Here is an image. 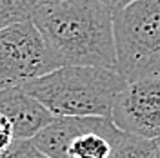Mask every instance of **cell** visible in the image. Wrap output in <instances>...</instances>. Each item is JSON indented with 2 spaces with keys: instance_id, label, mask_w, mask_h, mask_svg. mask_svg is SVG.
<instances>
[{
  "instance_id": "1",
  "label": "cell",
  "mask_w": 160,
  "mask_h": 158,
  "mask_svg": "<svg viewBox=\"0 0 160 158\" xmlns=\"http://www.w3.org/2000/svg\"><path fill=\"white\" fill-rule=\"evenodd\" d=\"M31 20L62 66L117 69L113 11L100 0H62L33 7Z\"/></svg>"
},
{
  "instance_id": "2",
  "label": "cell",
  "mask_w": 160,
  "mask_h": 158,
  "mask_svg": "<svg viewBox=\"0 0 160 158\" xmlns=\"http://www.w3.org/2000/svg\"><path fill=\"white\" fill-rule=\"evenodd\" d=\"M128 78L117 69L93 66H60L22 87L55 116H108Z\"/></svg>"
},
{
  "instance_id": "3",
  "label": "cell",
  "mask_w": 160,
  "mask_h": 158,
  "mask_svg": "<svg viewBox=\"0 0 160 158\" xmlns=\"http://www.w3.org/2000/svg\"><path fill=\"white\" fill-rule=\"evenodd\" d=\"M117 71L128 82L160 71V0H133L113 13Z\"/></svg>"
},
{
  "instance_id": "4",
  "label": "cell",
  "mask_w": 160,
  "mask_h": 158,
  "mask_svg": "<svg viewBox=\"0 0 160 158\" xmlns=\"http://www.w3.org/2000/svg\"><path fill=\"white\" fill-rule=\"evenodd\" d=\"M60 66L31 18L0 29V91L24 86Z\"/></svg>"
},
{
  "instance_id": "5",
  "label": "cell",
  "mask_w": 160,
  "mask_h": 158,
  "mask_svg": "<svg viewBox=\"0 0 160 158\" xmlns=\"http://www.w3.org/2000/svg\"><path fill=\"white\" fill-rule=\"evenodd\" d=\"M111 118L129 135L160 138V73L128 82L115 100Z\"/></svg>"
},
{
  "instance_id": "6",
  "label": "cell",
  "mask_w": 160,
  "mask_h": 158,
  "mask_svg": "<svg viewBox=\"0 0 160 158\" xmlns=\"http://www.w3.org/2000/svg\"><path fill=\"white\" fill-rule=\"evenodd\" d=\"M0 113L13 124L15 136L18 140L35 138L55 118L49 109L22 86L0 91Z\"/></svg>"
},
{
  "instance_id": "7",
  "label": "cell",
  "mask_w": 160,
  "mask_h": 158,
  "mask_svg": "<svg viewBox=\"0 0 160 158\" xmlns=\"http://www.w3.org/2000/svg\"><path fill=\"white\" fill-rule=\"evenodd\" d=\"M111 126H115V122L108 116H55L49 126L31 138V142L46 156L69 158L68 149L77 136L89 131L108 129Z\"/></svg>"
},
{
  "instance_id": "8",
  "label": "cell",
  "mask_w": 160,
  "mask_h": 158,
  "mask_svg": "<svg viewBox=\"0 0 160 158\" xmlns=\"http://www.w3.org/2000/svg\"><path fill=\"white\" fill-rule=\"evenodd\" d=\"M126 135V131L111 126L108 129L84 133L71 142L68 155L69 158H109L113 146Z\"/></svg>"
},
{
  "instance_id": "9",
  "label": "cell",
  "mask_w": 160,
  "mask_h": 158,
  "mask_svg": "<svg viewBox=\"0 0 160 158\" xmlns=\"http://www.w3.org/2000/svg\"><path fill=\"white\" fill-rule=\"evenodd\" d=\"M160 151L155 140H146L126 133L113 146L109 158H158Z\"/></svg>"
},
{
  "instance_id": "10",
  "label": "cell",
  "mask_w": 160,
  "mask_h": 158,
  "mask_svg": "<svg viewBox=\"0 0 160 158\" xmlns=\"http://www.w3.org/2000/svg\"><path fill=\"white\" fill-rule=\"evenodd\" d=\"M31 0H0V29L31 18Z\"/></svg>"
},
{
  "instance_id": "11",
  "label": "cell",
  "mask_w": 160,
  "mask_h": 158,
  "mask_svg": "<svg viewBox=\"0 0 160 158\" xmlns=\"http://www.w3.org/2000/svg\"><path fill=\"white\" fill-rule=\"evenodd\" d=\"M42 153L35 147L31 140H15L4 153H0V158H40Z\"/></svg>"
},
{
  "instance_id": "12",
  "label": "cell",
  "mask_w": 160,
  "mask_h": 158,
  "mask_svg": "<svg viewBox=\"0 0 160 158\" xmlns=\"http://www.w3.org/2000/svg\"><path fill=\"white\" fill-rule=\"evenodd\" d=\"M15 140H17V136H15L13 124L8 120V116H4L0 113V153H4Z\"/></svg>"
},
{
  "instance_id": "13",
  "label": "cell",
  "mask_w": 160,
  "mask_h": 158,
  "mask_svg": "<svg viewBox=\"0 0 160 158\" xmlns=\"http://www.w3.org/2000/svg\"><path fill=\"white\" fill-rule=\"evenodd\" d=\"M53 2H62V0H31V6L37 7V6H42V4H53Z\"/></svg>"
},
{
  "instance_id": "14",
  "label": "cell",
  "mask_w": 160,
  "mask_h": 158,
  "mask_svg": "<svg viewBox=\"0 0 160 158\" xmlns=\"http://www.w3.org/2000/svg\"><path fill=\"white\" fill-rule=\"evenodd\" d=\"M100 2H104V4H106V6L109 7V6H111V4H113V2H115V0H100Z\"/></svg>"
},
{
  "instance_id": "15",
  "label": "cell",
  "mask_w": 160,
  "mask_h": 158,
  "mask_svg": "<svg viewBox=\"0 0 160 158\" xmlns=\"http://www.w3.org/2000/svg\"><path fill=\"white\" fill-rule=\"evenodd\" d=\"M155 144H157V147H158V151H160V138L155 140Z\"/></svg>"
},
{
  "instance_id": "16",
  "label": "cell",
  "mask_w": 160,
  "mask_h": 158,
  "mask_svg": "<svg viewBox=\"0 0 160 158\" xmlns=\"http://www.w3.org/2000/svg\"><path fill=\"white\" fill-rule=\"evenodd\" d=\"M40 158H49V156H46V155H42V156H40Z\"/></svg>"
},
{
  "instance_id": "17",
  "label": "cell",
  "mask_w": 160,
  "mask_h": 158,
  "mask_svg": "<svg viewBox=\"0 0 160 158\" xmlns=\"http://www.w3.org/2000/svg\"><path fill=\"white\" fill-rule=\"evenodd\" d=\"M158 73H160V71H158Z\"/></svg>"
},
{
  "instance_id": "18",
  "label": "cell",
  "mask_w": 160,
  "mask_h": 158,
  "mask_svg": "<svg viewBox=\"0 0 160 158\" xmlns=\"http://www.w3.org/2000/svg\"><path fill=\"white\" fill-rule=\"evenodd\" d=\"M158 158H160V156H158Z\"/></svg>"
}]
</instances>
